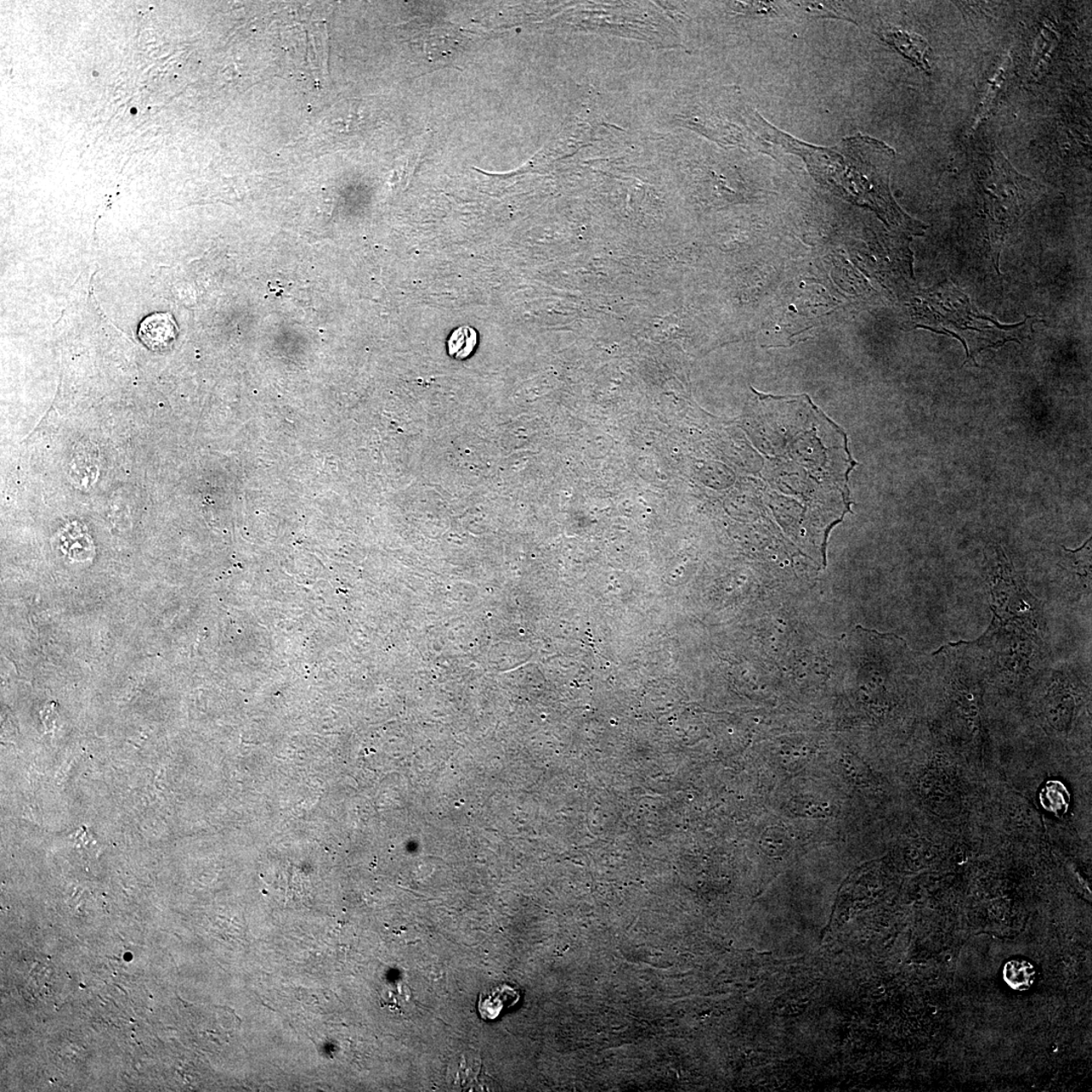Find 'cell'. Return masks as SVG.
I'll return each mask as SVG.
<instances>
[{"label":"cell","instance_id":"obj_6","mask_svg":"<svg viewBox=\"0 0 1092 1092\" xmlns=\"http://www.w3.org/2000/svg\"><path fill=\"white\" fill-rule=\"evenodd\" d=\"M1004 979L1011 988L1017 992H1026L1035 982V967L1028 961L1011 960L1005 966Z\"/></svg>","mask_w":1092,"mask_h":1092},{"label":"cell","instance_id":"obj_3","mask_svg":"<svg viewBox=\"0 0 1092 1092\" xmlns=\"http://www.w3.org/2000/svg\"><path fill=\"white\" fill-rule=\"evenodd\" d=\"M880 36L921 70L930 73L931 48L924 38L914 33L897 29V27L885 29L880 33Z\"/></svg>","mask_w":1092,"mask_h":1092},{"label":"cell","instance_id":"obj_5","mask_svg":"<svg viewBox=\"0 0 1092 1092\" xmlns=\"http://www.w3.org/2000/svg\"><path fill=\"white\" fill-rule=\"evenodd\" d=\"M518 1000L516 989L502 986L480 998L479 1011L485 1020H495L506 1007L513 1006Z\"/></svg>","mask_w":1092,"mask_h":1092},{"label":"cell","instance_id":"obj_1","mask_svg":"<svg viewBox=\"0 0 1092 1092\" xmlns=\"http://www.w3.org/2000/svg\"><path fill=\"white\" fill-rule=\"evenodd\" d=\"M769 139L805 158L813 177L847 200L873 209L887 223L898 229L920 234L926 226L908 216L894 202L890 190V173L896 152L881 141L857 135L833 148L802 143L766 127ZM767 134V133H766Z\"/></svg>","mask_w":1092,"mask_h":1092},{"label":"cell","instance_id":"obj_2","mask_svg":"<svg viewBox=\"0 0 1092 1092\" xmlns=\"http://www.w3.org/2000/svg\"><path fill=\"white\" fill-rule=\"evenodd\" d=\"M990 183L992 184L987 192L992 216L993 257L998 269L1001 248L1006 236L1012 226L1032 205L1038 192H1035L1032 181L1021 177L1000 154Z\"/></svg>","mask_w":1092,"mask_h":1092},{"label":"cell","instance_id":"obj_9","mask_svg":"<svg viewBox=\"0 0 1092 1092\" xmlns=\"http://www.w3.org/2000/svg\"><path fill=\"white\" fill-rule=\"evenodd\" d=\"M1042 795L1047 798L1048 805L1045 807L1050 811L1059 814L1065 812L1069 803V794L1065 787L1058 782H1049L1042 792Z\"/></svg>","mask_w":1092,"mask_h":1092},{"label":"cell","instance_id":"obj_7","mask_svg":"<svg viewBox=\"0 0 1092 1092\" xmlns=\"http://www.w3.org/2000/svg\"><path fill=\"white\" fill-rule=\"evenodd\" d=\"M452 1072H450L452 1084L460 1086L461 1089H468L473 1085L479 1077L480 1062L477 1056L469 1054L462 1055L457 1058L455 1063H452Z\"/></svg>","mask_w":1092,"mask_h":1092},{"label":"cell","instance_id":"obj_4","mask_svg":"<svg viewBox=\"0 0 1092 1092\" xmlns=\"http://www.w3.org/2000/svg\"><path fill=\"white\" fill-rule=\"evenodd\" d=\"M178 334V325L172 316L168 313H157L147 317L141 323L139 329L141 341L154 352H161L171 347Z\"/></svg>","mask_w":1092,"mask_h":1092},{"label":"cell","instance_id":"obj_8","mask_svg":"<svg viewBox=\"0 0 1092 1092\" xmlns=\"http://www.w3.org/2000/svg\"><path fill=\"white\" fill-rule=\"evenodd\" d=\"M478 334L474 328L462 326L451 334L449 342V353L456 359H466L477 347Z\"/></svg>","mask_w":1092,"mask_h":1092}]
</instances>
